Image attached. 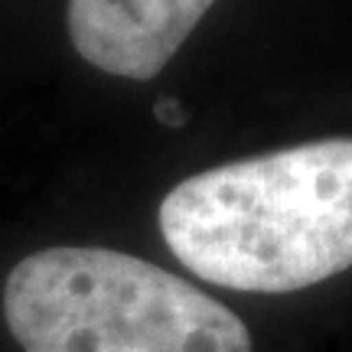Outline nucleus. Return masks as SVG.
<instances>
[{"instance_id":"nucleus-1","label":"nucleus","mask_w":352,"mask_h":352,"mask_svg":"<svg viewBox=\"0 0 352 352\" xmlns=\"http://www.w3.org/2000/svg\"><path fill=\"white\" fill-rule=\"evenodd\" d=\"M176 261L209 284L290 294L352 267V138H323L183 179L160 206Z\"/></svg>"},{"instance_id":"nucleus-2","label":"nucleus","mask_w":352,"mask_h":352,"mask_svg":"<svg viewBox=\"0 0 352 352\" xmlns=\"http://www.w3.org/2000/svg\"><path fill=\"white\" fill-rule=\"evenodd\" d=\"M3 320L23 352H254L226 303L111 248H46L3 284Z\"/></svg>"},{"instance_id":"nucleus-3","label":"nucleus","mask_w":352,"mask_h":352,"mask_svg":"<svg viewBox=\"0 0 352 352\" xmlns=\"http://www.w3.org/2000/svg\"><path fill=\"white\" fill-rule=\"evenodd\" d=\"M215 0H69L76 52L118 78L160 76Z\"/></svg>"},{"instance_id":"nucleus-4","label":"nucleus","mask_w":352,"mask_h":352,"mask_svg":"<svg viewBox=\"0 0 352 352\" xmlns=\"http://www.w3.org/2000/svg\"><path fill=\"white\" fill-rule=\"evenodd\" d=\"M153 114H157V121H160V124H166V127H179L183 121H186V111H183V108H179V101H173V98L157 101Z\"/></svg>"}]
</instances>
